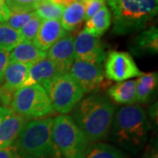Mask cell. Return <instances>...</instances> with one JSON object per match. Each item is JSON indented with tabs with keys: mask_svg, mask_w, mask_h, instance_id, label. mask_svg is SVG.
<instances>
[{
	"mask_svg": "<svg viewBox=\"0 0 158 158\" xmlns=\"http://www.w3.org/2000/svg\"><path fill=\"white\" fill-rule=\"evenodd\" d=\"M115 106L107 97L90 94L73 109L72 118L91 142L106 139L111 132Z\"/></svg>",
	"mask_w": 158,
	"mask_h": 158,
	"instance_id": "1",
	"label": "cell"
},
{
	"mask_svg": "<svg viewBox=\"0 0 158 158\" xmlns=\"http://www.w3.org/2000/svg\"><path fill=\"white\" fill-rule=\"evenodd\" d=\"M149 129V119L141 106H126L114 113L112 138L126 150L137 152L141 149L147 141Z\"/></svg>",
	"mask_w": 158,
	"mask_h": 158,
	"instance_id": "2",
	"label": "cell"
},
{
	"mask_svg": "<svg viewBox=\"0 0 158 158\" xmlns=\"http://www.w3.org/2000/svg\"><path fill=\"white\" fill-rule=\"evenodd\" d=\"M54 118L33 119L27 122L14 146L22 158H63L53 139Z\"/></svg>",
	"mask_w": 158,
	"mask_h": 158,
	"instance_id": "3",
	"label": "cell"
},
{
	"mask_svg": "<svg viewBox=\"0 0 158 158\" xmlns=\"http://www.w3.org/2000/svg\"><path fill=\"white\" fill-rule=\"evenodd\" d=\"M113 22V34L125 35L143 30L157 15L158 0H106Z\"/></svg>",
	"mask_w": 158,
	"mask_h": 158,
	"instance_id": "4",
	"label": "cell"
},
{
	"mask_svg": "<svg viewBox=\"0 0 158 158\" xmlns=\"http://www.w3.org/2000/svg\"><path fill=\"white\" fill-rule=\"evenodd\" d=\"M52 134L62 157L85 158L90 142L72 117L62 114L54 118Z\"/></svg>",
	"mask_w": 158,
	"mask_h": 158,
	"instance_id": "5",
	"label": "cell"
},
{
	"mask_svg": "<svg viewBox=\"0 0 158 158\" xmlns=\"http://www.w3.org/2000/svg\"><path fill=\"white\" fill-rule=\"evenodd\" d=\"M12 113L26 119L42 118L55 113L49 98L41 85L22 87L14 93L10 103Z\"/></svg>",
	"mask_w": 158,
	"mask_h": 158,
	"instance_id": "6",
	"label": "cell"
},
{
	"mask_svg": "<svg viewBox=\"0 0 158 158\" xmlns=\"http://www.w3.org/2000/svg\"><path fill=\"white\" fill-rule=\"evenodd\" d=\"M55 112L66 114L83 99L84 91L69 73H63L42 85Z\"/></svg>",
	"mask_w": 158,
	"mask_h": 158,
	"instance_id": "7",
	"label": "cell"
},
{
	"mask_svg": "<svg viewBox=\"0 0 158 158\" xmlns=\"http://www.w3.org/2000/svg\"><path fill=\"white\" fill-rule=\"evenodd\" d=\"M142 72L137 67L133 56L127 52L110 51L105 60L104 76L109 80L122 82L139 77Z\"/></svg>",
	"mask_w": 158,
	"mask_h": 158,
	"instance_id": "8",
	"label": "cell"
},
{
	"mask_svg": "<svg viewBox=\"0 0 158 158\" xmlns=\"http://www.w3.org/2000/svg\"><path fill=\"white\" fill-rule=\"evenodd\" d=\"M75 60L102 65L105 62L106 53L105 46L99 38L81 31L74 40Z\"/></svg>",
	"mask_w": 158,
	"mask_h": 158,
	"instance_id": "9",
	"label": "cell"
},
{
	"mask_svg": "<svg viewBox=\"0 0 158 158\" xmlns=\"http://www.w3.org/2000/svg\"><path fill=\"white\" fill-rule=\"evenodd\" d=\"M69 73L82 88L84 93L94 91L104 80V70L101 65L75 60L69 69Z\"/></svg>",
	"mask_w": 158,
	"mask_h": 158,
	"instance_id": "10",
	"label": "cell"
},
{
	"mask_svg": "<svg viewBox=\"0 0 158 158\" xmlns=\"http://www.w3.org/2000/svg\"><path fill=\"white\" fill-rule=\"evenodd\" d=\"M74 40L72 35L67 34L52 46L47 54V58L54 62L62 73H68L75 61Z\"/></svg>",
	"mask_w": 158,
	"mask_h": 158,
	"instance_id": "11",
	"label": "cell"
},
{
	"mask_svg": "<svg viewBox=\"0 0 158 158\" xmlns=\"http://www.w3.org/2000/svg\"><path fill=\"white\" fill-rule=\"evenodd\" d=\"M67 34V32L62 28L60 20L42 19L33 43L40 50L46 52Z\"/></svg>",
	"mask_w": 158,
	"mask_h": 158,
	"instance_id": "12",
	"label": "cell"
},
{
	"mask_svg": "<svg viewBox=\"0 0 158 158\" xmlns=\"http://www.w3.org/2000/svg\"><path fill=\"white\" fill-rule=\"evenodd\" d=\"M129 49L135 56L158 53V29L152 26L141 31L130 41Z\"/></svg>",
	"mask_w": 158,
	"mask_h": 158,
	"instance_id": "13",
	"label": "cell"
},
{
	"mask_svg": "<svg viewBox=\"0 0 158 158\" xmlns=\"http://www.w3.org/2000/svg\"><path fill=\"white\" fill-rule=\"evenodd\" d=\"M62 74L63 73H62V71L54 62H51L49 59L45 58L30 66L27 77L22 87L32 85L42 86L47 81H49Z\"/></svg>",
	"mask_w": 158,
	"mask_h": 158,
	"instance_id": "14",
	"label": "cell"
},
{
	"mask_svg": "<svg viewBox=\"0 0 158 158\" xmlns=\"http://www.w3.org/2000/svg\"><path fill=\"white\" fill-rule=\"evenodd\" d=\"M27 119L11 113L0 123V149L14 145Z\"/></svg>",
	"mask_w": 158,
	"mask_h": 158,
	"instance_id": "15",
	"label": "cell"
},
{
	"mask_svg": "<svg viewBox=\"0 0 158 158\" xmlns=\"http://www.w3.org/2000/svg\"><path fill=\"white\" fill-rule=\"evenodd\" d=\"M47 58V52L40 50L33 42L21 41L9 54V62L33 65Z\"/></svg>",
	"mask_w": 158,
	"mask_h": 158,
	"instance_id": "16",
	"label": "cell"
},
{
	"mask_svg": "<svg viewBox=\"0 0 158 158\" xmlns=\"http://www.w3.org/2000/svg\"><path fill=\"white\" fill-rule=\"evenodd\" d=\"M107 94L109 98L117 104L126 106L135 105L136 103L135 80L118 82L108 89Z\"/></svg>",
	"mask_w": 158,
	"mask_h": 158,
	"instance_id": "17",
	"label": "cell"
},
{
	"mask_svg": "<svg viewBox=\"0 0 158 158\" xmlns=\"http://www.w3.org/2000/svg\"><path fill=\"white\" fill-rule=\"evenodd\" d=\"M136 82V102L145 104L149 102L156 93L158 85L157 72L142 73Z\"/></svg>",
	"mask_w": 158,
	"mask_h": 158,
	"instance_id": "18",
	"label": "cell"
},
{
	"mask_svg": "<svg viewBox=\"0 0 158 158\" xmlns=\"http://www.w3.org/2000/svg\"><path fill=\"white\" fill-rule=\"evenodd\" d=\"M112 25V13L106 6H104L93 16L87 19L85 30L97 38L101 37Z\"/></svg>",
	"mask_w": 158,
	"mask_h": 158,
	"instance_id": "19",
	"label": "cell"
},
{
	"mask_svg": "<svg viewBox=\"0 0 158 158\" xmlns=\"http://www.w3.org/2000/svg\"><path fill=\"white\" fill-rule=\"evenodd\" d=\"M85 19V7L80 0L65 7L60 22L66 32L73 31Z\"/></svg>",
	"mask_w": 158,
	"mask_h": 158,
	"instance_id": "20",
	"label": "cell"
},
{
	"mask_svg": "<svg viewBox=\"0 0 158 158\" xmlns=\"http://www.w3.org/2000/svg\"><path fill=\"white\" fill-rule=\"evenodd\" d=\"M21 41L19 31L11 28L5 23H0V49L11 52Z\"/></svg>",
	"mask_w": 158,
	"mask_h": 158,
	"instance_id": "21",
	"label": "cell"
},
{
	"mask_svg": "<svg viewBox=\"0 0 158 158\" xmlns=\"http://www.w3.org/2000/svg\"><path fill=\"white\" fill-rule=\"evenodd\" d=\"M85 158H127L118 148L106 143L97 142L90 145Z\"/></svg>",
	"mask_w": 158,
	"mask_h": 158,
	"instance_id": "22",
	"label": "cell"
},
{
	"mask_svg": "<svg viewBox=\"0 0 158 158\" xmlns=\"http://www.w3.org/2000/svg\"><path fill=\"white\" fill-rule=\"evenodd\" d=\"M65 7L52 3L49 0H41L37 6L35 12L41 19L60 20Z\"/></svg>",
	"mask_w": 158,
	"mask_h": 158,
	"instance_id": "23",
	"label": "cell"
},
{
	"mask_svg": "<svg viewBox=\"0 0 158 158\" xmlns=\"http://www.w3.org/2000/svg\"><path fill=\"white\" fill-rule=\"evenodd\" d=\"M41 21L42 19L35 14L29 21L23 26L22 28L19 30V34L22 41H26V42L34 41Z\"/></svg>",
	"mask_w": 158,
	"mask_h": 158,
	"instance_id": "24",
	"label": "cell"
},
{
	"mask_svg": "<svg viewBox=\"0 0 158 158\" xmlns=\"http://www.w3.org/2000/svg\"><path fill=\"white\" fill-rule=\"evenodd\" d=\"M11 12H31L36 10L41 0H5Z\"/></svg>",
	"mask_w": 158,
	"mask_h": 158,
	"instance_id": "25",
	"label": "cell"
},
{
	"mask_svg": "<svg viewBox=\"0 0 158 158\" xmlns=\"http://www.w3.org/2000/svg\"><path fill=\"white\" fill-rule=\"evenodd\" d=\"M36 14L35 11L31 12H11L8 20L5 24L11 28L19 31L26 23L29 21Z\"/></svg>",
	"mask_w": 158,
	"mask_h": 158,
	"instance_id": "26",
	"label": "cell"
},
{
	"mask_svg": "<svg viewBox=\"0 0 158 158\" xmlns=\"http://www.w3.org/2000/svg\"><path fill=\"white\" fill-rule=\"evenodd\" d=\"M85 7V19H89L102 7L106 6V0H80Z\"/></svg>",
	"mask_w": 158,
	"mask_h": 158,
	"instance_id": "27",
	"label": "cell"
},
{
	"mask_svg": "<svg viewBox=\"0 0 158 158\" xmlns=\"http://www.w3.org/2000/svg\"><path fill=\"white\" fill-rule=\"evenodd\" d=\"M141 158H158V148L156 139H152L143 153Z\"/></svg>",
	"mask_w": 158,
	"mask_h": 158,
	"instance_id": "28",
	"label": "cell"
},
{
	"mask_svg": "<svg viewBox=\"0 0 158 158\" xmlns=\"http://www.w3.org/2000/svg\"><path fill=\"white\" fill-rule=\"evenodd\" d=\"M9 54L10 52L8 51L0 49V84L3 81L4 73L9 62Z\"/></svg>",
	"mask_w": 158,
	"mask_h": 158,
	"instance_id": "29",
	"label": "cell"
},
{
	"mask_svg": "<svg viewBox=\"0 0 158 158\" xmlns=\"http://www.w3.org/2000/svg\"><path fill=\"white\" fill-rule=\"evenodd\" d=\"M0 158H22L14 145L0 149Z\"/></svg>",
	"mask_w": 158,
	"mask_h": 158,
	"instance_id": "30",
	"label": "cell"
},
{
	"mask_svg": "<svg viewBox=\"0 0 158 158\" xmlns=\"http://www.w3.org/2000/svg\"><path fill=\"white\" fill-rule=\"evenodd\" d=\"M11 15V11L5 0H0V23H6Z\"/></svg>",
	"mask_w": 158,
	"mask_h": 158,
	"instance_id": "31",
	"label": "cell"
},
{
	"mask_svg": "<svg viewBox=\"0 0 158 158\" xmlns=\"http://www.w3.org/2000/svg\"><path fill=\"white\" fill-rule=\"evenodd\" d=\"M148 116L149 117L150 120L157 126V101L153 104L151 106H149L148 110Z\"/></svg>",
	"mask_w": 158,
	"mask_h": 158,
	"instance_id": "32",
	"label": "cell"
},
{
	"mask_svg": "<svg viewBox=\"0 0 158 158\" xmlns=\"http://www.w3.org/2000/svg\"><path fill=\"white\" fill-rule=\"evenodd\" d=\"M11 113H12V111H11L10 108L6 107V106H0V123H1L7 116H9Z\"/></svg>",
	"mask_w": 158,
	"mask_h": 158,
	"instance_id": "33",
	"label": "cell"
},
{
	"mask_svg": "<svg viewBox=\"0 0 158 158\" xmlns=\"http://www.w3.org/2000/svg\"><path fill=\"white\" fill-rule=\"evenodd\" d=\"M52 3L54 4H56V5H59V6H64V7H67L69 5H71L72 3L77 1V0H49Z\"/></svg>",
	"mask_w": 158,
	"mask_h": 158,
	"instance_id": "34",
	"label": "cell"
},
{
	"mask_svg": "<svg viewBox=\"0 0 158 158\" xmlns=\"http://www.w3.org/2000/svg\"><path fill=\"white\" fill-rule=\"evenodd\" d=\"M0 85H1V84H0Z\"/></svg>",
	"mask_w": 158,
	"mask_h": 158,
	"instance_id": "35",
	"label": "cell"
}]
</instances>
